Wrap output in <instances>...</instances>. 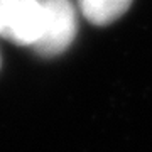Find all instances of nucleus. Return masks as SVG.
Here are the masks:
<instances>
[{
	"label": "nucleus",
	"mask_w": 152,
	"mask_h": 152,
	"mask_svg": "<svg viewBox=\"0 0 152 152\" xmlns=\"http://www.w3.org/2000/svg\"><path fill=\"white\" fill-rule=\"evenodd\" d=\"M48 0H0V37L36 48L48 29Z\"/></svg>",
	"instance_id": "nucleus-1"
},
{
	"label": "nucleus",
	"mask_w": 152,
	"mask_h": 152,
	"mask_svg": "<svg viewBox=\"0 0 152 152\" xmlns=\"http://www.w3.org/2000/svg\"><path fill=\"white\" fill-rule=\"evenodd\" d=\"M48 29L42 41L34 48V53L42 58H54L73 44L78 32V19L69 0H48Z\"/></svg>",
	"instance_id": "nucleus-2"
},
{
	"label": "nucleus",
	"mask_w": 152,
	"mask_h": 152,
	"mask_svg": "<svg viewBox=\"0 0 152 152\" xmlns=\"http://www.w3.org/2000/svg\"><path fill=\"white\" fill-rule=\"evenodd\" d=\"M134 0H78L83 17L93 26H108L130 9Z\"/></svg>",
	"instance_id": "nucleus-3"
}]
</instances>
